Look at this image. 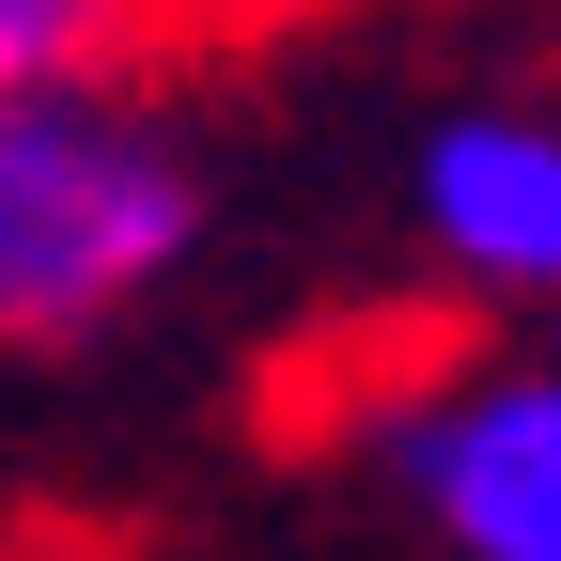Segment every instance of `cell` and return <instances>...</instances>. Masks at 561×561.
Returning a JSON list of instances; mask_svg holds the SVG:
<instances>
[{
  "label": "cell",
  "instance_id": "cell-2",
  "mask_svg": "<svg viewBox=\"0 0 561 561\" xmlns=\"http://www.w3.org/2000/svg\"><path fill=\"white\" fill-rule=\"evenodd\" d=\"M375 483L453 561H561V359H437V375H390Z\"/></svg>",
  "mask_w": 561,
  "mask_h": 561
},
{
  "label": "cell",
  "instance_id": "cell-3",
  "mask_svg": "<svg viewBox=\"0 0 561 561\" xmlns=\"http://www.w3.org/2000/svg\"><path fill=\"white\" fill-rule=\"evenodd\" d=\"M405 219L437 250V280L500 312H561V110H437Z\"/></svg>",
  "mask_w": 561,
  "mask_h": 561
},
{
  "label": "cell",
  "instance_id": "cell-4",
  "mask_svg": "<svg viewBox=\"0 0 561 561\" xmlns=\"http://www.w3.org/2000/svg\"><path fill=\"white\" fill-rule=\"evenodd\" d=\"M157 16H172V0H0V94H47V79H125Z\"/></svg>",
  "mask_w": 561,
  "mask_h": 561
},
{
  "label": "cell",
  "instance_id": "cell-1",
  "mask_svg": "<svg viewBox=\"0 0 561 561\" xmlns=\"http://www.w3.org/2000/svg\"><path fill=\"white\" fill-rule=\"evenodd\" d=\"M203 140L140 79L0 94V359H62L203 265Z\"/></svg>",
  "mask_w": 561,
  "mask_h": 561
}]
</instances>
